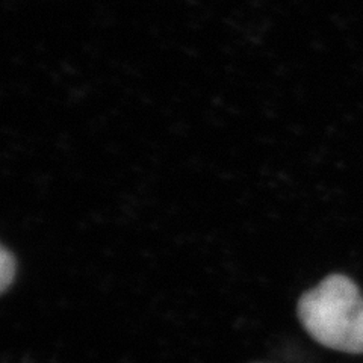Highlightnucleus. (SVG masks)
Here are the masks:
<instances>
[{"label": "nucleus", "instance_id": "obj_2", "mask_svg": "<svg viewBox=\"0 0 363 363\" xmlns=\"http://www.w3.org/2000/svg\"><path fill=\"white\" fill-rule=\"evenodd\" d=\"M16 277V259L8 252L6 247H2L0 252V291L6 292L13 285Z\"/></svg>", "mask_w": 363, "mask_h": 363}, {"label": "nucleus", "instance_id": "obj_1", "mask_svg": "<svg viewBox=\"0 0 363 363\" xmlns=\"http://www.w3.org/2000/svg\"><path fill=\"white\" fill-rule=\"evenodd\" d=\"M297 313L316 342L344 353H363V297L353 280L332 274L301 295Z\"/></svg>", "mask_w": 363, "mask_h": 363}]
</instances>
